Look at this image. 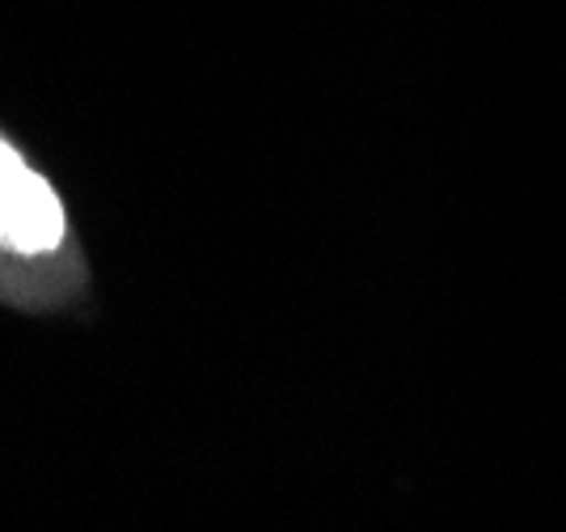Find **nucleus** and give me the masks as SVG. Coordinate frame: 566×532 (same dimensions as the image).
Instances as JSON below:
<instances>
[{"mask_svg":"<svg viewBox=\"0 0 566 532\" xmlns=\"http://www.w3.org/2000/svg\"><path fill=\"white\" fill-rule=\"evenodd\" d=\"M69 241V211L43 169L25 161L9 136H0V250L18 258H51Z\"/></svg>","mask_w":566,"mask_h":532,"instance_id":"1","label":"nucleus"}]
</instances>
